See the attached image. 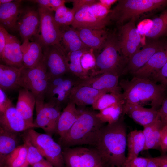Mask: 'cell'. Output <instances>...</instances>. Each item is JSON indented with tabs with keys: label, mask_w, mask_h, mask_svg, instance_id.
I'll use <instances>...</instances> for the list:
<instances>
[{
	"label": "cell",
	"mask_w": 167,
	"mask_h": 167,
	"mask_svg": "<svg viewBox=\"0 0 167 167\" xmlns=\"http://www.w3.org/2000/svg\"><path fill=\"white\" fill-rule=\"evenodd\" d=\"M13 105L11 100L8 97L6 92L0 88V113L4 112Z\"/></svg>",
	"instance_id": "cell-43"
},
{
	"label": "cell",
	"mask_w": 167,
	"mask_h": 167,
	"mask_svg": "<svg viewBox=\"0 0 167 167\" xmlns=\"http://www.w3.org/2000/svg\"><path fill=\"white\" fill-rule=\"evenodd\" d=\"M48 78L41 61L31 68H21L19 84L21 88L31 92L36 97H44Z\"/></svg>",
	"instance_id": "cell-9"
},
{
	"label": "cell",
	"mask_w": 167,
	"mask_h": 167,
	"mask_svg": "<svg viewBox=\"0 0 167 167\" xmlns=\"http://www.w3.org/2000/svg\"><path fill=\"white\" fill-rule=\"evenodd\" d=\"M40 24L39 11L33 7L23 8L18 21L17 31L23 41L35 37L38 31Z\"/></svg>",
	"instance_id": "cell-15"
},
{
	"label": "cell",
	"mask_w": 167,
	"mask_h": 167,
	"mask_svg": "<svg viewBox=\"0 0 167 167\" xmlns=\"http://www.w3.org/2000/svg\"><path fill=\"white\" fill-rule=\"evenodd\" d=\"M0 127L18 133L32 128L27 124L13 105L0 113Z\"/></svg>",
	"instance_id": "cell-22"
},
{
	"label": "cell",
	"mask_w": 167,
	"mask_h": 167,
	"mask_svg": "<svg viewBox=\"0 0 167 167\" xmlns=\"http://www.w3.org/2000/svg\"><path fill=\"white\" fill-rule=\"evenodd\" d=\"M119 76L114 73H105L86 79H81L79 84L107 93H122V89L118 81Z\"/></svg>",
	"instance_id": "cell-17"
},
{
	"label": "cell",
	"mask_w": 167,
	"mask_h": 167,
	"mask_svg": "<svg viewBox=\"0 0 167 167\" xmlns=\"http://www.w3.org/2000/svg\"><path fill=\"white\" fill-rule=\"evenodd\" d=\"M136 19H131L120 28L119 46L122 55L128 60L138 50L141 40L135 25Z\"/></svg>",
	"instance_id": "cell-13"
},
{
	"label": "cell",
	"mask_w": 167,
	"mask_h": 167,
	"mask_svg": "<svg viewBox=\"0 0 167 167\" xmlns=\"http://www.w3.org/2000/svg\"><path fill=\"white\" fill-rule=\"evenodd\" d=\"M21 68L0 64V88L6 92L20 89L19 80Z\"/></svg>",
	"instance_id": "cell-29"
},
{
	"label": "cell",
	"mask_w": 167,
	"mask_h": 167,
	"mask_svg": "<svg viewBox=\"0 0 167 167\" xmlns=\"http://www.w3.org/2000/svg\"><path fill=\"white\" fill-rule=\"evenodd\" d=\"M165 44L162 41H154L139 49L128 59L125 72L126 71L133 74L145 65L156 53L164 49Z\"/></svg>",
	"instance_id": "cell-16"
},
{
	"label": "cell",
	"mask_w": 167,
	"mask_h": 167,
	"mask_svg": "<svg viewBox=\"0 0 167 167\" xmlns=\"http://www.w3.org/2000/svg\"><path fill=\"white\" fill-rule=\"evenodd\" d=\"M31 166L32 167H54L49 162L44 159Z\"/></svg>",
	"instance_id": "cell-51"
},
{
	"label": "cell",
	"mask_w": 167,
	"mask_h": 167,
	"mask_svg": "<svg viewBox=\"0 0 167 167\" xmlns=\"http://www.w3.org/2000/svg\"><path fill=\"white\" fill-rule=\"evenodd\" d=\"M67 1L64 0H49L52 11L55 12L59 7L65 5Z\"/></svg>",
	"instance_id": "cell-49"
},
{
	"label": "cell",
	"mask_w": 167,
	"mask_h": 167,
	"mask_svg": "<svg viewBox=\"0 0 167 167\" xmlns=\"http://www.w3.org/2000/svg\"><path fill=\"white\" fill-rule=\"evenodd\" d=\"M164 49L167 52V43H165L164 46Z\"/></svg>",
	"instance_id": "cell-55"
},
{
	"label": "cell",
	"mask_w": 167,
	"mask_h": 167,
	"mask_svg": "<svg viewBox=\"0 0 167 167\" xmlns=\"http://www.w3.org/2000/svg\"><path fill=\"white\" fill-rule=\"evenodd\" d=\"M60 29L61 36L59 46L66 54L89 48L83 43L75 28L67 26Z\"/></svg>",
	"instance_id": "cell-26"
},
{
	"label": "cell",
	"mask_w": 167,
	"mask_h": 167,
	"mask_svg": "<svg viewBox=\"0 0 167 167\" xmlns=\"http://www.w3.org/2000/svg\"><path fill=\"white\" fill-rule=\"evenodd\" d=\"M75 12L72 8L62 6L55 11L54 18L55 21L60 28L71 25L74 19Z\"/></svg>",
	"instance_id": "cell-38"
},
{
	"label": "cell",
	"mask_w": 167,
	"mask_h": 167,
	"mask_svg": "<svg viewBox=\"0 0 167 167\" xmlns=\"http://www.w3.org/2000/svg\"><path fill=\"white\" fill-rule=\"evenodd\" d=\"M167 62V52L164 49L156 53L145 65L134 72L133 76L155 82L156 75Z\"/></svg>",
	"instance_id": "cell-20"
},
{
	"label": "cell",
	"mask_w": 167,
	"mask_h": 167,
	"mask_svg": "<svg viewBox=\"0 0 167 167\" xmlns=\"http://www.w3.org/2000/svg\"><path fill=\"white\" fill-rule=\"evenodd\" d=\"M42 49L41 62L48 79L68 73L66 54L60 46L55 45Z\"/></svg>",
	"instance_id": "cell-12"
},
{
	"label": "cell",
	"mask_w": 167,
	"mask_h": 167,
	"mask_svg": "<svg viewBox=\"0 0 167 167\" xmlns=\"http://www.w3.org/2000/svg\"><path fill=\"white\" fill-rule=\"evenodd\" d=\"M152 22L151 26L145 33L146 37L154 39L167 35V7Z\"/></svg>",
	"instance_id": "cell-35"
},
{
	"label": "cell",
	"mask_w": 167,
	"mask_h": 167,
	"mask_svg": "<svg viewBox=\"0 0 167 167\" xmlns=\"http://www.w3.org/2000/svg\"><path fill=\"white\" fill-rule=\"evenodd\" d=\"M24 66L31 68L38 65L41 62L43 52L42 46L36 41L30 42L29 39L23 41L21 45Z\"/></svg>",
	"instance_id": "cell-28"
},
{
	"label": "cell",
	"mask_w": 167,
	"mask_h": 167,
	"mask_svg": "<svg viewBox=\"0 0 167 167\" xmlns=\"http://www.w3.org/2000/svg\"><path fill=\"white\" fill-rule=\"evenodd\" d=\"M118 103H125L122 93H105L99 97L92 106L93 110L100 111Z\"/></svg>",
	"instance_id": "cell-37"
},
{
	"label": "cell",
	"mask_w": 167,
	"mask_h": 167,
	"mask_svg": "<svg viewBox=\"0 0 167 167\" xmlns=\"http://www.w3.org/2000/svg\"><path fill=\"white\" fill-rule=\"evenodd\" d=\"M2 167H8V166H4ZM28 167V166H26V167Z\"/></svg>",
	"instance_id": "cell-58"
},
{
	"label": "cell",
	"mask_w": 167,
	"mask_h": 167,
	"mask_svg": "<svg viewBox=\"0 0 167 167\" xmlns=\"http://www.w3.org/2000/svg\"><path fill=\"white\" fill-rule=\"evenodd\" d=\"M31 2L37 3L38 6L43 7L52 11L49 0H35L30 1Z\"/></svg>",
	"instance_id": "cell-50"
},
{
	"label": "cell",
	"mask_w": 167,
	"mask_h": 167,
	"mask_svg": "<svg viewBox=\"0 0 167 167\" xmlns=\"http://www.w3.org/2000/svg\"><path fill=\"white\" fill-rule=\"evenodd\" d=\"M123 115L117 122L104 126L99 131L95 145L104 167H123L127 135Z\"/></svg>",
	"instance_id": "cell-1"
},
{
	"label": "cell",
	"mask_w": 167,
	"mask_h": 167,
	"mask_svg": "<svg viewBox=\"0 0 167 167\" xmlns=\"http://www.w3.org/2000/svg\"><path fill=\"white\" fill-rule=\"evenodd\" d=\"M162 126L159 114L152 123L143 127L145 143L144 151L160 149V131Z\"/></svg>",
	"instance_id": "cell-30"
},
{
	"label": "cell",
	"mask_w": 167,
	"mask_h": 167,
	"mask_svg": "<svg viewBox=\"0 0 167 167\" xmlns=\"http://www.w3.org/2000/svg\"><path fill=\"white\" fill-rule=\"evenodd\" d=\"M119 85L125 103L143 106L150 103L151 108L158 110L165 96L163 85L149 79L133 76L130 80L122 79Z\"/></svg>",
	"instance_id": "cell-2"
},
{
	"label": "cell",
	"mask_w": 167,
	"mask_h": 167,
	"mask_svg": "<svg viewBox=\"0 0 167 167\" xmlns=\"http://www.w3.org/2000/svg\"><path fill=\"white\" fill-rule=\"evenodd\" d=\"M109 167H116V166H110Z\"/></svg>",
	"instance_id": "cell-57"
},
{
	"label": "cell",
	"mask_w": 167,
	"mask_h": 167,
	"mask_svg": "<svg viewBox=\"0 0 167 167\" xmlns=\"http://www.w3.org/2000/svg\"><path fill=\"white\" fill-rule=\"evenodd\" d=\"M105 93H108L78 84L72 88L69 102H73L80 107L92 105L101 95Z\"/></svg>",
	"instance_id": "cell-21"
},
{
	"label": "cell",
	"mask_w": 167,
	"mask_h": 167,
	"mask_svg": "<svg viewBox=\"0 0 167 167\" xmlns=\"http://www.w3.org/2000/svg\"><path fill=\"white\" fill-rule=\"evenodd\" d=\"M112 10L111 20L119 24L136 18L145 12L164 8L167 6V0H121Z\"/></svg>",
	"instance_id": "cell-5"
},
{
	"label": "cell",
	"mask_w": 167,
	"mask_h": 167,
	"mask_svg": "<svg viewBox=\"0 0 167 167\" xmlns=\"http://www.w3.org/2000/svg\"><path fill=\"white\" fill-rule=\"evenodd\" d=\"M18 93L16 109L27 124L34 128L33 115L36 97L31 92L23 88L19 89Z\"/></svg>",
	"instance_id": "cell-24"
},
{
	"label": "cell",
	"mask_w": 167,
	"mask_h": 167,
	"mask_svg": "<svg viewBox=\"0 0 167 167\" xmlns=\"http://www.w3.org/2000/svg\"><path fill=\"white\" fill-rule=\"evenodd\" d=\"M97 113L90 109L81 111L71 128L59 143L64 148L84 144L94 146L98 133L104 126L97 116Z\"/></svg>",
	"instance_id": "cell-3"
},
{
	"label": "cell",
	"mask_w": 167,
	"mask_h": 167,
	"mask_svg": "<svg viewBox=\"0 0 167 167\" xmlns=\"http://www.w3.org/2000/svg\"><path fill=\"white\" fill-rule=\"evenodd\" d=\"M160 149L162 155L167 152V123L162 126L161 130Z\"/></svg>",
	"instance_id": "cell-44"
},
{
	"label": "cell",
	"mask_w": 167,
	"mask_h": 167,
	"mask_svg": "<svg viewBox=\"0 0 167 167\" xmlns=\"http://www.w3.org/2000/svg\"><path fill=\"white\" fill-rule=\"evenodd\" d=\"M9 33L6 29L2 25H0V57L3 51L6 44L7 35Z\"/></svg>",
	"instance_id": "cell-47"
},
{
	"label": "cell",
	"mask_w": 167,
	"mask_h": 167,
	"mask_svg": "<svg viewBox=\"0 0 167 167\" xmlns=\"http://www.w3.org/2000/svg\"><path fill=\"white\" fill-rule=\"evenodd\" d=\"M145 137L143 131L135 130L127 135V155L126 162H128L138 157L139 153L144 151Z\"/></svg>",
	"instance_id": "cell-31"
},
{
	"label": "cell",
	"mask_w": 167,
	"mask_h": 167,
	"mask_svg": "<svg viewBox=\"0 0 167 167\" xmlns=\"http://www.w3.org/2000/svg\"><path fill=\"white\" fill-rule=\"evenodd\" d=\"M21 1L16 0L0 5V24L6 30L17 31V23L23 7Z\"/></svg>",
	"instance_id": "cell-25"
},
{
	"label": "cell",
	"mask_w": 167,
	"mask_h": 167,
	"mask_svg": "<svg viewBox=\"0 0 167 167\" xmlns=\"http://www.w3.org/2000/svg\"><path fill=\"white\" fill-rule=\"evenodd\" d=\"M81 110L78 109L74 103L69 102L64 108L59 118L56 133L63 137L69 131L79 117Z\"/></svg>",
	"instance_id": "cell-27"
},
{
	"label": "cell",
	"mask_w": 167,
	"mask_h": 167,
	"mask_svg": "<svg viewBox=\"0 0 167 167\" xmlns=\"http://www.w3.org/2000/svg\"><path fill=\"white\" fill-rule=\"evenodd\" d=\"M80 62L87 79L92 77L96 66V57L93 50L89 49L85 51L81 57Z\"/></svg>",
	"instance_id": "cell-40"
},
{
	"label": "cell",
	"mask_w": 167,
	"mask_h": 167,
	"mask_svg": "<svg viewBox=\"0 0 167 167\" xmlns=\"http://www.w3.org/2000/svg\"><path fill=\"white\" fill-rule=\"evenodd\" d=\"M123 113L143 127L153 122L158 115V110L145 108L136 104H125Z\"/></svg>",
	"instance_id": "cell-23"
},
{
	"label": "cell",
	"mask_w": 167,
	"mask_h": 167,
	"mask_svg": "<svg viewBox=\"0 0 167 167\" xmlns=\"http://www.w3.org/2000/svg\"><path fill=\"white\" fill-rule=\"evenodd\" d=\"M18 133L0 127V167L2 166L6 157L18 146Z\"/></svg>",
	"instance_id": "cell-32"
},
{
	"label": "cell",
	"mask_w": 167,
	"mask_h": 167,
	"mask_svg": "<svg viewBox=\"0 0 167 167\" xmlns=\"http://www.w3.org/2000/svg\"><path fill=\"white\" fill-rule=\"evenodd\" d=\"M70 1L72 2L73 6L72 8L75 11L76 13L82 8L86 6L92 4L96 2L97 0H70Z\"/></svg>",
	"instance_id": "cell-46"
},
{
	"label": "cell",
	"mask_w": 167,
	"mask_h": 167,
	"mask_svg": "<svg viewBox=\"0 0 167 167\" xmlns=\"http://www.w3.org/2000/svg\"><path fill=\"white\" fill-rule=\"evenodd\" d=\"M89 49L65 54L68 73L81 79H87L82 67L80 59L84 52Z\"/></svg>",
	"instance_id": "cell-33"
},
{
	"label": "cell",
	"mask_w": 167,
	"mask_h": 167,
	"mask_svg": "<svg viewBox=\"0 0 167 167\" xmlns=\"http://www.w3.org/2000/svg\"><path fill=\"white\" fill-rule=\"evenodd\" d=\"M153 158L159 167H167V155H162Z\"/></svg>",
	"instance_id": "cell-48"
},
{
	"label": "cell",
	"mask_w": 167,
	"mask_h": 167,
	"mask_svg": "<svg viewBox=\"0 0 167 167\" xmlns=\"http://www.w3.org/2000/svg\"><path fill=\"white\" fill-rule=\"evenodd\" d=\"M75 29L83 43L92 49L95 55L104 47L109 36L104 29L80 28Z\"/></svg>",
	"instance_id": "cell-18"
},
{
	"label": "cell",
	"mask_w": 167,
	"mask_h": 167,
	"mask_svg": "<svg viewBox=\"0 0 167 167\" xmlns=\"http://www.w3.org/2000/svg\"><path fill=\"white\" fill-rule=\"evenodd\" d=\"M12 0H0V5L10 3L13 1Z\"/></svg>",
	"instance_id": "cell-54"
},
{
	"label": "cell",
	"mask_w": 167,
	"mask_h": 167,
	"mask_svg": "<svg viewBox=\"0 0 167 167\" xmlns=\"http://www.w3.org/2000/svg\"><path fill=\"white\" fill-rule=\"evenodd\" d=\"M149 160L147 167H159L153 158H149Z\"/></svg>",
	"instance_id": "cell-53"
},
{
	"label": "cell",
	"mask_w": 167,
	"mask_h": 167,
	"mask_svg": "<svg viewBox=\"0 0 167 167\" xmlns=\"http://www.w3.org/2000/svg\"><path fill=\"white\" fill-rule=\"evenodd\" d=\"M64 148L62 153L66 167H97L103 165L100 156L95 148L82 147Z\"/></svg>",
	"instance_id": "cell-11"
},
{
	"label": "cell",
	"mask_w": 167,
	"mask_h": 167,
	"mask_svg": "<svg viewBox=\"0 0 167 167\" xmlns=\"http://www.w3.org/2000/svg\"><path fill=\"white\" fill-rule=\"evenodd\" d=\"M24 132L42 156L54 167H65L61 146L51 136L38 133L33 128Z\"/></svg>",
	"instance_id": "cell-7"
},
{
	"label": "cell",
	"mask_w": 167,
	"mask_h": 167,
	"mask_svg": "<svg viewBox=\"0 0 167 167\" xmlns=\"http://www.w3.org/2000/svg\"><path fill=\"white\" fill-rule=\"evenodd\" d=\"M158 114L163 126L167 123V96L163 100Z\"/></svg>",
	"instance_id": "cell-45"
},
{
	"label": "cell",
	"mask_w": 167,
	"mask_h": 167,
	"mask_svg": "<svg viewBox=\"0 0 167 167\" xmlns=\"http://www.w3.org/2000/svg\"><path fill=\"white\" fill-rule=\"evenodd\" d=\"M125 103H118L112 105L97 113V116L103 123L112 124L118 121L123 115Z\"/></svg>",
	"instance_id": "cell-34"
},
{
	"label": "cell",
	"mask_w": 167,
	"mask_h": 167,
	"mask_svg": "<svg viewBox=\"0 0 167 167\" xmlns=\"http://www.w3.org/2000/svg\"><path fill=\"white\" fill-rule=\"evenodd\" d=\"M117 0H99V2L102 5L108 9L110 10V8L112 5Z\"/></svg>",
	"instance_id": "cell-52"
},
{
	"label": "cell",
	"mask_w": 167,
	"mask_h": 167,
	"mask_svg": "<svg viewBox=\"0 0 167 167\" xmlns=\"http://www.w3.org/2000/svg\"><path fill=\"white\" fill-rule=\"evenodd\" d=\"M110 21L109 15L106 18L101 17L92 4L82 8L76 12L71 26L75 28L104 29Z\"/></svg>",
	"instance_id": "cell-14"
},
{
	"label": "cell",
	"mask_w": 167,
	"mask_h": 167,
	"mask_svg": "<svg viewBox=\"0 0 167 167\" xmlns=\"http://www.w3.org/2000/svg\"><path fill=\"white\" fill-rule=\"evenodd\" d=\"M97 167H104V166L103 165H100L98 166Z\"/></svg>",
	"instance_id": "cell-56"
},
{
	"label": "cell",
	"mask_w": 167,
	"mask_h": 167,
	"mask_svg": "<svg viewBox=\"0 0 167 167\" xmlns=\"http://www.w3.org/2000/svg\"><path fill=\"white\" fill-rule=\"evenodd\" d=\"M40 24L37 34L35 36L36 42L42 48L57 45H59L61 36L60 28L56 23L54 11L38 6Z\"/></svg>",
	"instance_id": "cell-8"
},
{
	"label": "cell",
	"mask_w": 167,
	"mask_h": 167,
	"mask_svg": "<svg viewBox=\"0 0 167 167\" xmlns=\"http://www.w3.org/2000/svg\"><path fill=\"white\" fill-rule=\"evenodd\" d=\"M154 81L159 83L167 90V62L156 75Z\"/></svg>",
	"instance_id": "cell-42"
},
{
	"label": "cell",
	"mask_w": 167,
	"mask_h": 167,
	"mask_svg": "<svg viewBox=\"0 0 167 167\" xmlns=\"http://www.w3.org/2000/svg\"><path fill=\"white\" fill-rule=\"evenodd\" d=\"M80 80L69 73L48 79L45 101L61 109L65 108L69 102L72 88L79 83Z\"/></svg>",
	"instance_id": "cell-6"
},
{
	"label": "cell",
	"mask_w": 167,
	"mask_h": 167,
	"mask_svg": "<svg viewBox=\"0 0 167 167\" xmlns=\"http://www.w3.org/2000/svg\"><path fill=\"white\" fill-rule=\"evenodd\" d=\"M22 137L24 143L27 146L28 151L26 160L21 167L28 166L29 165H32L43 159L44 157L24 132L22 135Z\"/></svg>",
	"instance_id": "cell-39"
},
{
	"label": "cell",
	"mask_w": 167,
	"mask_h": 167,
	"mask_svg": "<svg viewBox=\"0 0 167 167\" xmlns=\"http://www.w3.org/2000/svg\"><path fill=\"white\" fill-rule=\"evenodd\" d=\"M149 159V158L138 156L125 162L123 167H147Z\"/></svg>",
	"instance_id": "cell-41"
},
{
	"label": "cell",
	"mask_w": 167,
	"mask_h": 167,
	"mask_svg": "<svg viewBox=\"0 0 167 167\" xmlns=\"http://www.w3.org/2000/svg\"><path fill=\"white\" fill-rule=\"evenodd\" d=\"M95 56L96 66L92 77L107 72L119 76L125 73L128 60L122 55L115 36L109 35L104 46Z\"/></svg>",
	"instance_id": "cell-4"
},
{
	"label": "cell",
	"mask_w": 167,
	"mask_h": 167,
	"mask_svg": "<svg viewBox=\"0 0 167 167\" xmlns=\"http://www.w3.org/2000/svg\"><path fill=\"white\" fill-rule=\"evenodd\" d=\"M27 151L25 143L18 146L6 157L1 167H21L26 160Z\"/></svg>",
	"instance_id": "cell-36"
},
{
	"label": "cell",
	"mask_w": 167,
	"mask_h": 167,
	"mask_svg": "<svg viewBox=\"0 0 167 167\" xmlns=\"http://www.w3.org/2000/svg\"><path fill=\"white\" fill-rule=\"evenodd\" d=\"M20 41L15 36L8 33L1 60L6 65L21 68L23 66V54Z\"/></svg>",
	"instance_id": "cell-19"
},
{
	"label": "cell",
	"mask_w": 167,
	"mask_h": 167,
	"mask_svg": "<svg viewBox=\"0 0 167 167\" xmlns=\"http://www.w3.org/2000/svg\"><path fill=\"white\" fill-rule=\"evenodd\" d=\"M36 117L33 121L34 127L42 129L46 134L52 136L56 133L62 109L46 102L44 97L36 98Z\"/></svg>",
	"instance_id": "cell-10"
}]
</instances>
